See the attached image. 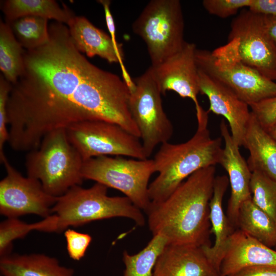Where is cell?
I'll list each match as a JSON object with an SVG mask.
<instances>
[{
	"instance_id": "cell-10",
	"label": "cell",
	"mask_w": 276,
	"mask_h": 276,
	"mask_svg": "<svg viewBox=\"0 0 276 276\" xmlns=\"http://www.w3.org/2000/svg\"><path fill=\"white\" fill-rule=\"evenodd\" d=\"M65 130L69 141L84 162L109 155L148 158L140 139L117 124L86 121L73 124Z\"/></svg>"
},
{
	"instance_id": "cell-34",
	"label": "cell",
	"mask_w": 276,
	"mask_h": 276,
	"mask_svg": "<svg viewBox=\"0 0 276 276\" xmlns=\"http://www.w3.org/2000/svg\"><path fill=\"white\" fill-rule=\"evenodd\" d=\"M228 276H276V267L262 265L246 267Z\"/></svg>"
},
{
	"instance_id": "cell-36",
	"label": "cell",
	"mask_w": 276,
	"mask_h": 276,
	"mask_svg": "<svg viewBox=\"0 0 276 276\" xmlns=\"http://www.w3.org/2000/svg\"><path fill=\"white\" fill-rule=\"evenodd\" d=\"M265 130L276 140V123Z\"/></svg>"
},
{
	"instance_id": "cell-23",
	"label": "cell",
	"mask_w": 276,
	"mask_h": 276,
	"mask_svg": "<svg viewBox=\"0 0 276 276\" xmlns=\"http://www.w3.org/2000/svg\"><path fill=\"white\" fill-rule=\"evenodd\" d=\"M238 228L273 248L276 245V223L250 198L240 207Z\"/></svg>"
},
{
	"instance_id": "cell-22",
	"label": "cell",
	"mask_w": 276,
	"mask_h": 276,
	"mask_svg": "<svg viewBox=\"0 0 276 276\" xmlns=\"http://www.w3.org/2000/svg\"><path fill=\"white\" fill-rule=\"evenodd\" d=\"M61 7L54 0H5L1 8L6 21L11 22L25 16L53 19L67 25L76 16L67 6Z\"/></svg>"
},
{
	"instance_id": "cell-32",
	"label": "cell",
	"mask_w": 276,
	"mask_h": 276,
	"mask_svg": "<svg viewBox=\"0 0 276 276\" xmlns=\"http://www.w3.org/2000/svg\"><path fill=\"white\" fill-rule=\"evenodd\" d=\"M249 108L251 112L265 129L276 123V96L255 103Z\"/></svg>"
},
{
	"instance_id": "cell-12",
	"label": "cell",
	"mask_w": 276,
	"mask_h": 276,
	"mask_svg": "<svg viewBox=\"0 0 276 276\" xmlns=\"http://www.w3.org/2000/svg\"><path fill=\"white\" fill-rule=\"evenodd\" d=\"M6 175L0 181V213L6 218L33 214L45 218L52 214L57 198L49 194L40 182L24 176L8 161L1 162Z\"/></svg>"
},
{
	"instance_id": "cell-27",
	"label": "cell",
	"mask_w": 276,
	"mask_h": 276,
	"mask_svg": "<svg viewBox=\"0 0 276 276\" xmlns=\"http://www.w3.org/2000/svg\"><path fill=\"white\" fill-rule=\"evenodd\" d=\"M8 22L9 23L17 40L26 50L40 47L49 40L47 19L25 16Z\"/></svg>"
},
{
	"instance_id": "cell-18",
	"label": "cell",
	"mask_w": 276,
	"mask_h": 276,
	"mask_svg": "<svg viewBox=\"0 0 276 276\" xmlns=\"http://www.w3.org/2000/svg\"><path fill=\"white\" fill-rule=\"evenodd\" d=\"M276 267V250L239 228L230 237L220 268L221 276H228L252 266Z\"/></svg>"
},
{
	"instance_id": "cell-26",
	"label": "cell",
	"mask_w": 276,
	"mask_h": 276,
	"mask_svg": "<svg viewBox=\"0 0 276 276\" xmlns=\"http://www.w3.org/2000/svg\"><path fill=\"white\" fill-rule=\"evenodd\" d=\"M57 217L54 214L40 221L28 223L17 218H7L0 223V257L11 254L13 242L26 237L33 231L55 233Z\"/></svg>"
},
{
	"instance_id": "cell-14",
	"label": "cell",
	"mask_w": 276,
	"mask_h": 276,
	"mask_svg": "<svg viewBox=\"0 0 276 276\" xmlns=\"http://www.w3.org/2000/svg\"><path fill=\"white\" fill-rule=\"evenodd\" d=\"M198 70L199 92L206 96L210 102L208 111L224 117L233 140L239 147L242 146L251 116L249 105L227 87Z\"/></svg>"
},
{
	"instance_id": "cell-33",
	"label": "cell",
	"mask_w": 276,
	"mask_h": 276,
	"mask_svg": "<svg viewBox=\"0 0 276 276\" xmlns=\"http://www.w3.org/2000/svg\"><path fill=\"white\" fill-rule=\"evenodd\" d=\"M247 9L256 14L276 16V0H252Z\"/></svg>"
},
{
	"instance_id": "cell-20",
	"label": "cell",
	"mask_w": 276,
	"mask_h": 276,
	"mask_svg": "<svg viewBox=\"0 0 276 276\" xmlns=\"http://www.w3.org/2000/svg\"><path fill=\"white\" fill-rule=\"evenodd\" d=\"M242 146L249 152L247 163L250 171L262 172L276 181V140L251 112Z\"/></svg>"
},
{
	"instance_id": "cell-11",
	"label": "cell",
	"mask_w": 276,
	"mask_h": 276,
	"mask_svg": "<svg viewBox=\"0 0 276 276\" xmlns=\"http://www.w3.org/2000/svg\"><path fill=\"white\" fill-rule=\"evenodd\" d=\"M229 39L237 41L245 64L276 82V42L267 33L262 15L242 10L231 22Z\"/></svg>"
},
{
	"instance_id": "cell-24",
	"label": "cell",
	"mask_w": 276,
	"mask_h": 276,
	"mask_svg": "<svg viewBox=\"0 0 276 276\" xmlns=\"http://www.w3.org/2000/svg\"><path fill=\"white\" fill-rule=\"evenodd\" d=\"M25 49L8 22L0 19V70L5 79L13 84L24 69Z\"/></svg>"
},
{
	"instance_id": "cell-13",
	"label": "cell",
	"mask_w": 276,
	"mask_h": 276,
	"mask_svg": "<svg viewBox=\"0 0 276 276\" xmlns=\"http://www.w3.org/2000/svg\"><path fill=\"white\" fill-rule=\"evenodd\" d=\"M194 43L186 42L178 52L156 66H150L162 94L172 90L183 98L191 99L195 105L198 124L209 122V112L200 105L199 70L195 59Z\"/></svg>"
},
{
	"instance_id": "cell-37",
	"label": "cell",
	"mask_w": 276,
	"mask_h": 276,
	"mask_svg": "<svg viewBox=\"0 0 276 276\" xmlns=\"http://www.w3.org/2000/svg\"><path fill=\"white\" fill-rule=\"evenodd\" d=\"M274 249L275 250H276V245H275V247H274Z\"/></svg>"
},
{
	"instance_id": "cell-25",
	"label": "cell",
	"mask_w": 276,
	"mask_h": 276,
	"mask_svg": "<svg viewBox=\"0 0 276 276\" xmlns=\"http://www.w3.org/2000/svg\"><path fill=\"white\" fill-rule=\"evenodd\" d=\"M168 244L164 236L156 235L137 253L131 255L125 250L123 253L125 269L122 276H153L156 261Z\"/></svg>"
},
{
	"instance_id": "cell-35",
	"label": "cell",
	"mask_w": 276,
	"mask_h": 276,
	"mask_svg": "<svg viewBox=\"0 0 276 276\" xmlns=\"http://www.w3.org/2000/svg\"><path fill=\"white\" fill-rule=\"evenodd\" d=\"M262 16L267 33L272 39L276 41V16Z\"/></svg>"
},
{
	"instance_id": "cell-15",
	"label": "cell",
	"mask_w": 276,
	"mask_h": 276,
	"mask_svg": "<svg viewBox=\"0 0 276 276\" xmlns=\"http://www.w3.org/2000/svg\"><path fill=\"white\" fill-rule=\"evenodd\" d=\"M220 130L224 141V147L219 164L228 174L231 189L226 216L234 227L237 229L240 207L243 202L251 198L250 183L252 172L223 119L220 124Z\"/></svg>"
},
{
	"instance_id": "cell-7",
	"label": "cell",
	"mask_w": 276,
	"mask_h": 276,
	"mask_svg": "<svg viewBox=\"0 0 276 276\" xmlns=\"http://www.w3.org/2000/svg\"><path fill=\"white\" fill-rule=\"evenodd\" d=\"M184 18L179 0H152L133 22V32L146 44L156 66L179 52L184 40Z\"/></svg>"
},
{
	"instance_id": "cell-17",
	"label": "cell",
	"mask_w": 276,
	"mask_h": 276,
	"mask_svg": "<svg viewBox=\"0 0 276 276\" xmlns=\"http://www.w3.org/2000/svg\"><path fill=\"white\" fill-rule=\"evenodd\" d=\"M153 276H221L202 247L168 244L159 256Z\"/></svg>"
},
{
	"instance_id": "cell-2",
	"label": "cell",
	"mask_w": 276,
	"mask_h": 276,
	"mask_svg": "<svg viewBox=\"0 0 276 276\" xmlns=\"http://www.w3.org/2000/svg\"><path fill=\"white\" fill-rule=\"evenodd\" d=\"M216 168L195 172L166 199L151 202L146 212L153 236L161 235L169 244L211 246L210 202Z\"/></svg>"
},
{
	"instance_id": "cell-4",
	"label": "cell",
	"mask_w": 276,
	"mask_h": 276,
	"mask_svg": "<svg viewBox=\"0 0 276 276\" xmlns=\"http://www.w3.org/2000/svg\"><path fill=\"white\" fill-rule=\"evenodd\" d=\"M84 161L71 144L65 129L46 134L39 147L28 152L27 176L39 180L50 195L59 197L76 186H81Z\"/></svg>"
},
{
	"instance_id": "cell-19",
	"label": "cell",
	"mask_w": 276,
	"mask_h": 276,
	"mask_svg": "<svg viewBox=\"0 0 276 276\" xmlns=\"http://www.w3.org/2000/svg\"><path fill=\"white\" fill-rule=\"evenodd\" d=\"M229 184L228 176H216L214 191L210 202L211 233L215 241L211 246L202 247L206 257L220 272V268L225 256L231 236L236 229L229 221L222 208V201Z\"/></svg>"
},
{
	"instance_id": "cell-8",
	"label": "cell",
	"mask_w": 276,
	"mask_h": 276,
	"mask_svg": "<svg viewBox=\"0 0 276 276\" xmlns=\"http://www.w3.org/2000/svg\"><path fill=\"white\" fill-rule=\"evenodd\" d=\"M154 173L152 159H129L121 156L91 158L84 162L82 170L84 179L118 190L145 212L151 203L149 181Z\"/></svg>"
},
{
	"instance_id": "cell-5",
	"label": "cell",
	"mask_w": 276,
	"mask_h": 276,
	"mask_svg": "<svg viewBox=\"0 0 276 276\" xmlns=\"http://www.w3.org/2000/svg\"><path fill=\"white\" fill-rule=\"evenodd\" d=\"M107 189L98 182L88 188L76 186L58 197L52 209V214L57 217L55 233L114 217L127 218L138 226L144 225L142 210L126 196H109Z\"/></svg>"
},
{
	"instance_id": "cell-6",
	"label": "cell",
	"mask_w": 276,
	"mask_h": 276,
	"mask_svg": "<svg viewBox=\"0 0 276 276\" xmlns=\"http://www.w3.org/2000/svg\"><path fill=\"white\" fill-rule=\"evenodd\" d=\"M195 59L198 69L231 89L249 106L276 96V82L240 59L234 39L212 51L197 49Z\"/></svg>"
},
{
	"instance_id": "cell-29",
	"label": "cell",
	"mask_w": 276,
	"mask_h": 276,
	"mask_svg": "<svg viewBox=\"0 0 276 276\" xmlns=\"http://www.w3.org/2000/svg\"><path fill=\"white\" fill-rule=\"evenodd\" d=\"M252 0H204L202 4L209 14L226 18L242 8H248Z\"/></svg>"
},
{
	"instance_id": "cell-9",
	"label": "cell",
	"mask_w": 276,
	"mask_h": 276,
	"mask_svg": "<svg viewBox=\"0 0 276 276\" xmlns=\"http://www.w3.org/2000/svg\"><path fill=\"white\" fill-rule=\"evenodd\" d=\"M133 82L134 86L130 90L129 108L149 158L158 145L169 142L173 127L164 110L162 94L150 67Z\"/></svg>"
},
{
	"instance_id": "cell-38",
	"label": "cell",
	"mask_w": 276,
	"mask_h": 276,
	"mask_svg": "<svg viewBox=\"0 0 276 276\" xmlns=\"http://www.w3.org/2000/svg\"><path fill=\"white\" fill-rule=\"evenodd\" d=\"M275 41V42H276V41Z\"/></svg>"
},
{
	"instance_id": "cell-39",
	"label": "cell",
	"mask_w": 276,
	"mask_h": 276,
	"mask_svg": "<svg viewBox=\"0 0 276 276\" xmlns=\"http://www.w3.org/2000/svg\"><path fill=\"white\" fill-rule=\"evenodd\" d=\"M1 276H2V275H1Z\"/></svg>"
},
{
	"instance_id": "cell-28",
	"label": "cell",
	"mask_w": 276,
	"mask_h": 276,
	"mask_svg": "<svg viewBox=\"0 0 276 276\" xmlns=\"http://www.w3.org/2000/svg\"><path fill=\"white\" fill-rule=\"evenodd\" d=\"M250 189L253 202L276 223V181L262 172H252Z\"/></svg>"
},
{
	"instance_id": "cell-1",
	"label": "cell",
	"mask_w": 276,
	"mask_h": 276,
	"mask_svg": "<svg viewBox=\"0 0 276 276\" xmlns=\"http://www.w3.org/2000/svg\"><path fill=\"white\" fill-rule=\"evenodd\" d=\"M49 30L46 44L25 50L24 71L12 84L7 105L10 147L29 152L50 132L86 121L113 123L140 137L124 80L90 62L65 24L54 21Z\"/></svg>"
},
{
	"instance_id": "cell-3",
	"label": "cell",
	"mask_w": 276,
	"mask_h": 276,
	"mask_svg": "<svg viewBox=\"0 0 276 276\" xmlns=\"http://www.w3.org/2000/svg\"><path fill=\"white\" fill-rule=\"evenodd\" d=\"M222 137H211L208 125H198L193 136L180 144H162L152 159L157 176L149 184L151 202L166 199L190 175L198 170L219 164L223 152Z\"/></svg>"
},
{
	"instance_id": "cell-30",
	"label": "cell",
	"mask_w": 276,
	"mask_h": 276,
	"mask_svg": "<svg viewBox=\"0 0 276 276\" xmlns=\"http://www.w3.org/2000/svg\"><path fill=\"white\" fill-rule=\"evenodd\" d=\"M67 254L72 259L79 261L83 258L90 244L91 236L70 228L64 231Z\"/></svg>"
},
{
	"instance_id": "cell-21",
	"label": "cell",
	"mask_w": 276,
	"mask_h": 276,
	"mask_svg": "<svg viewBox=\"0 0 276 276\" xmlns=\"http://www.w3.org/2000/svg\"><path fill=\"white\" fill-rule=\"evenodd\" d=\"M2 276H76L73 269L43 254H10L0 258Z\"/></svg>"
},
{
	"instance_id": "cell-16",
	"label": "cell",
	"mask_w": 276,
	"mask_h": 276,
	"mask_svg": "<svg viewBox=\"0 0 276 276\" xmlns=\"http://www.w3.org/2000/svg\"><path fill=\"white\" fill-rule=\"evenodd\" d=\"M66 26L74 44L81 53L89 57L98 56L110 63H119L124 81L129 89L133 87V80L123 64L122 49L114 45L109 34L97 28L84 16L76 15Z\"/></svg>"
},
{
	"instance_id": "cell-31",
	"label": "cell",
	"mask_w": 276,
	"mask_h": 276,
	"mask_svg": "<svg viewBox=\"0 0 276 276\" xmlns=\"http://www.w3.org/2000/svg\"><path fill=\"white\" fill-rule=\"evenodd\" d=\"M12 84L0 76V160L6 156L4 147L9 139L7 105Z\"/></svg>"
}]
</instances>
